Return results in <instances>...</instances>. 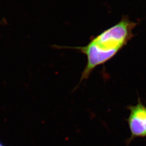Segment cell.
Here are the masks:
<instances>
[{
	"instance_id": "cell-1",
	"label": "cell",
	"mask_w": 146,
	"mask_h": 146,
	"mask_svg": "<svg viewBox=\"0 0 146 146\" xmlns=\"http://www.w3.org/2000/svg\"><path fill=\"white\" fill-rule=\"evenodd\" d=\"M135 25L122 20L92 39L87 46L78 48L87 58L81 80L88 78L94 68L110 60L125 46L132 36Z\"/></svg>"
},
{
	"instance_id": "cell-3",
	"label": "cell",
	"mask_w": 146,
	"mask_h": 146,
	"mask_svg": "<svg viewBox=\"0 0 146 146\" xmlns=\"http://www.w3.org/2000/svg\"><path fill=\"white\" fill-rule=\"evenodd\" d=\"M0 146H3V145H2V144H1V143H0Z\"/></svg>"
},
{
	"instance_id": "cell-2",
	"label": "cell",
	"mask_w": 146,
	"mask_h": 146,
	"mask_svg": "<svg viewBox=\"0 0 146 146\" xmlns=\"http://www.w3.org/2000/svg\"><path fill=\"white\" fill-rule=\"evenodd\" d=\"M129 116L127 121L131 137H144L146 136V107L140 100L135 106H130Z\"/></svg>"
},
{
	"instance_id": "cell-4",
	"label": "cell",
	"mask_w": 146,
	"mask_h": 146,
	"mask_svg": "<svg viewBox=\"0 0 146 146\" xmlns=\"http://www.w3.org/2000/svg\"><path fill=\"white\" fill-rule=\"evenodd\" d=\"M0 24H1V22H0Z\"/></svg>"
}]
</instances>
